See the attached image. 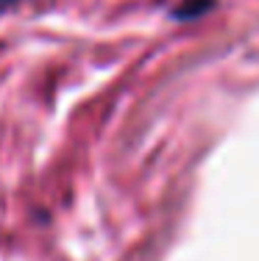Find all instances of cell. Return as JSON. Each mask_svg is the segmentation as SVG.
Instances as JSON below:
<instances>
[{
    "label": "cell",
    "mask_w": 259,
    "mask_h": 261,
    "mask_svg": "<svg viewBox=\"0 0 259 261\" xmlns=\"http://www.w3.org/2000/svg\"><path fill=\"white\" fill-rule=\"evenodd\" d=\"M215 6V0H184L173 9V17L176 20H195V17L206 14L209 9Z\"/></svg>",
    "instance_id": "cell-1"
},
{
    "label": "cell",
    "mask_w": 259,
    "mask_h": 261,
    "mask_svg": "<svg viewBox=\"0 0 259 261\" xmlns=\"http://www.w3.org/2000/svg\"><path fill=\"white\" fill-rule=\"evenodd\" d=\"M14 3H20V0H0V11L9 9V6H14Z\"/></svg>",
    "instance_id": "cell-2"
}]
</instances>
